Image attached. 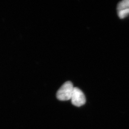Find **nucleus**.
Returning <instances> with one entry per match:
<instances>
[{
  "mask_svg": "<svg viewBox=\"0 0 129 129\" xmlns=\"http://www.w3.org/2000/svg\"><path fill=\"white\" fill-rule=\"evenodd\" d=\"M74 86L70 81L64 83L56 93V97L61 101H67L71 100L74 89Z\"/></svg>",
  "mask_w": 129,
  "mask_h": 129,
  "instance_id": "1",
  "label": "nucleus"
},
{
  "mask_svg": "<svg viewBox=\"0 0 129 129\" xmlns=\"http://www.w3.org/2000/svg\"><path fill=\"white\" fill-rule=\"evenodd\" d=\"M71 101L74 106L80 107L85 104L86 99L84 94L79 88L74 87Z\"/></svg>",
  "mask_w": 129,
  "mask_h": 129,
  "instance_id": "2",
  "label": "nucleus"
},
{
  "mask_svg": "<svg viewBox=\"0 0 129 129\" xmlns=\"http://www.w3.org/2000/svg\"><path fill=\"white\" fill-rule=\"evenodd\" d=\"M117 13L119 18L124 19L129 15V0H123L118 4Z\"/></svg>",
  "mask_w": 129,
  "mask_h": 129,
  "instance_id": "3",
  "label": "nucleus"
}]
</instances>
